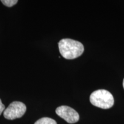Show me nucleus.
Here are the masks:
<instances>
[{"mask_svg": "<svg viewBox=\"0 0 124 124\" xmlns=\"http://www.w3.org/2000/svg\"><path fill=\"white\" fill-rule=\"evenodd\" d=\"M60 53L66 59H74L82 55L84 46L79 41L71 39H63L58 43Z\"/></svg>", "mask_w": 124, "mask_h": 124, "instance_id": "nucleus-1", "label": "nucleus"}, {"mask_svg": "<svg viewBox=\"0 0 124 124\" xmlns=\"http://www.w3.org/2000/svg\"><path fill=\"white\" fill-rule=\"evenodd\" d=\"M90 101L94 106L103 109H108L113 106L114 97L106 90L100 89L94 91L91 94Z\"/></svg>", "mask_w": 124, "mask_h": 124, "instance_id": "nucleus-2", "label": "nucleus"}, {"mask_svg": "<svg viewBox=\"0 0 124 124\" xmlns=\"http://www.w3.org/2000/svg\"><path fill=\"white\" fill-rule=\"evenodd\" d=\"M27 110V107L23 102L14 101L12 102L4 111V116L6 119L13 120L22 117Z\"/></svg>", "mask_w": 124, "mask_h": 124, "instance_id": "nucleus-3", "label": "nucleus"}, {"mask_svg": "<svg viewBox=\"0 0 124 124\" xmlns=\"http://www.w3.org/2000/svg\"><path fill=\"white\" fill-rule=\"evenodd\" d=\"M56 113L69 124H74L79 120V115L74 108L67 106H61L56 109Z\"/></svg>", "mask_w": 124, "mask_h": 124, "instance_id": "nucleus-4", "label": "nucleus"}, {"mask_svg": "<svg viewBox=\"0 0 124 124\" xmlns=\"http://www.w3.org/2000/svg\"><path fill=\"white\" fill-rule=\"evenodd\" d=\"M35 124H57L53 119L48 117H43L37 121Z\"/></svg>", "mask_w": 124, "mask_h": 124, "instance_id": "nucleus-5", "label": "nucleus"}, {"mask_svg": "<svg viewBox=\"0 0 124 124\" xmlns=\"http://www.w3.org/2000/svg\"><path fill=\"white\" fill-rule=\"evenodd\" d=\"M4 5L8 7H12L18 2L17 0H2L1 1Z\"/></svg>", "mask_w": 124, "mask_h": 124, "instance_id": "nucleus-6", "label": "nucleus"}, {"mask_svg": "<svg viewBox=\"0 0 124 124\" xmlns=\"http://www.w3.org/2000/svg\"><path fill=\"white\" fill-rule=\"evenodd\" d=\"M5 108L4 105L2 103V101H1V99H0V116L1 115V114H2V113L5 110Z\"/></svg>", "mask_w": 124, "mask_h": 124, "instance_id": "nucleus-7", "label": "nucleus"}, {"mask_svg": "<svg viewBox=\"0 0 124 124\" xmlns=\"http://www.w3.org/2000/svg\"><path fill=\"white\" fill-rule=\"evenodd\" d=\"M123 87H124V80H123Z\"/></svg>", "mask_w": 124, "mask_h": 124, "instance_id": "nucleus-8", "label": "nucleus"}]
</instances>
